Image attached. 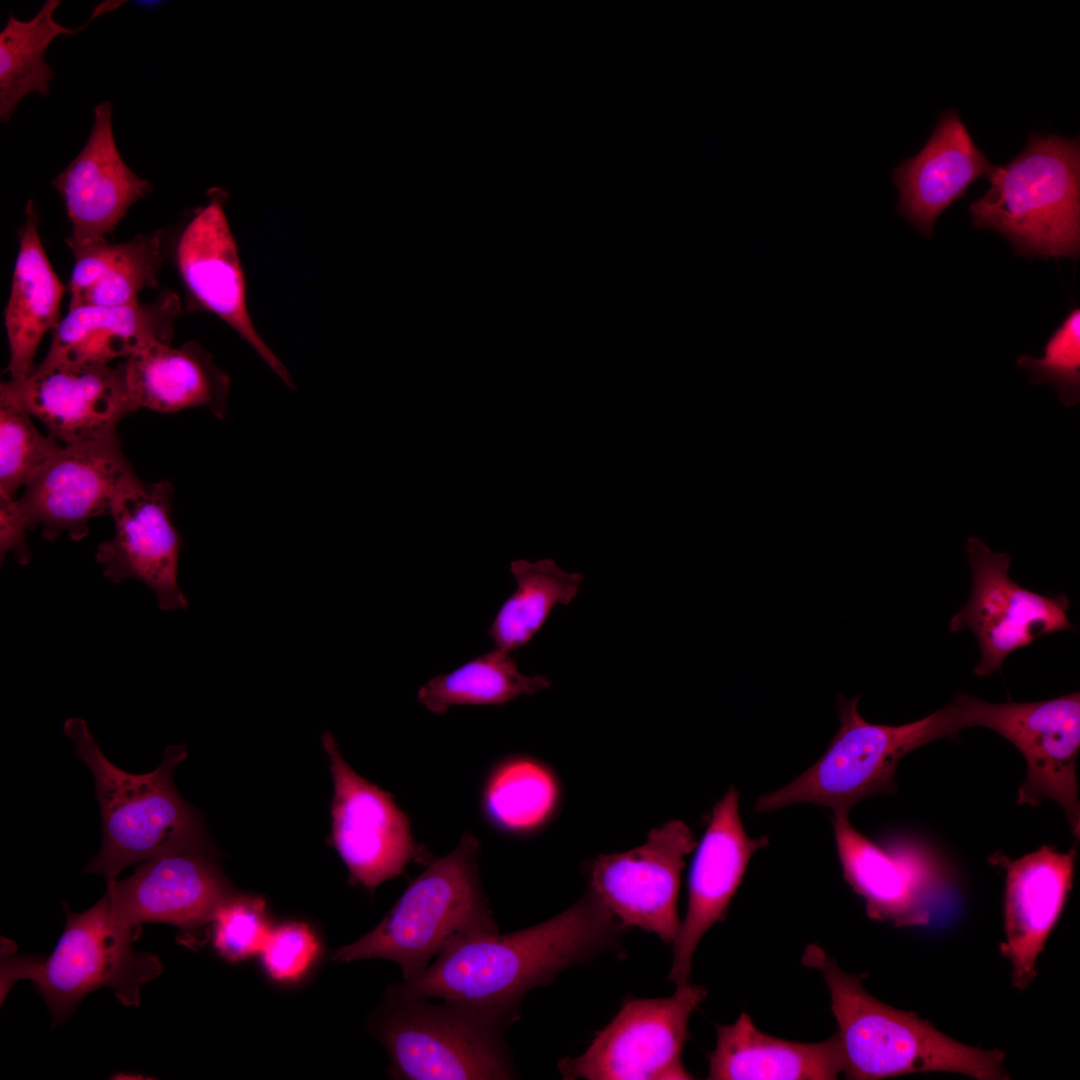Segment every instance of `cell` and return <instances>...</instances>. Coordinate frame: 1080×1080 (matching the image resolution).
<instances>
[{"mask_svg":"<svg viewBox=\"0 0 1080 1080\" xmlns=\"http://www.w3.org/2000/svg\"><path fill=\"white\" fill-rule=\"evenodd\" d=\"M627 928L588 888L562 913L532 927L466 937L439 953L419 975L387 995L440 999L496 1015L512 1024L523 997L563 970L615 949Z\"/></svg>","mask_w":1080,"mask_h":1080,"instance_id":"1","label":"cell"},{"mask_svg":"<svg viewBox=\"0 0 1080 1080\" xmlns=\"http://www.w3.org/2000/svg\"><path fill=\"white\" fill-rule=\"evenodd\" d=\"M802 963L819 970L828 986L847 1079L878 1080L934 1071L978 1080L1010 1079L1003 1066L1005 1052L960 1043L916 1013L877 1000L862 986L866 974L846 973L819 945L805 949Z\"/></svg>","mask_w":1080,"mask_h":1080,"instance_id":"2","label":"cell"},{"mask_svg":"<svg viewBox=\"0 0 1080 1080\" xmlns=\"http://www.w3.org/2000/svg\"><path fill=\"white\" fill-rule=\"evenodd\" d=\"M63 732L94 776L102 819V846L85 873L116 878L133 864L209 844L202 813L174 783L175 769L188 755L185 745L167 746L156 769L133 774L103 754L83 719L68 718Z\"/></svg>","mask_w":1080,"mask_h":1080,"instance_id":"3","label":"cell"},{"mask_svg":"<svg viewBox=\"0 0 1080 1080\" xmlns=\"http://www.w3.org/2000/svg\"><path fill=\"white\" fill-rule=\"evenodd\" d=\"M478 854L479 841L465 833L450 853L430 858L383 920L337 949L332 959H386L400 966L403 980H410L452 944L498 931L481 888Z\"/></svg>","mask_w":1080,"mask_h":1080,"instance_id":"4","label":"cell"},{"mask_svg":"<svg viewBox=\"0 0 1080 1080\" xmlns=\"http://www.w3.org/2000/svg\"><path fill=\"white\" fill-rule=\"evenodd\" d=\"M66 912L64 931L47 956L17 954L12 942L2 941L1 1002L16 981L29 980L46 1003L53 1026L101 988H112L124 1006H139L141 987L164 970L157 956L133 949L141 928L118 922L106 893L84 912Z\"/></svg>","mask_w":1080,"mask_h":1080,"instance_id":"5","label":"cell"},{"mask_svg":"<svg viewBox=\"0 0 1080 1080\" xmlns=\"http://www.w3.org/2000/svg\"><path fill=\"white\" fill-rule=\"evenodd\" d=\"M987 179V192L969 205L974 227L999 232L1017 255L1078 257V137L1030 133L1023 151Z\"/></svg>","mask_w":1080,"mask_h":1080,"instance_id":"6","label":"cell"},{"mask_svg":"<svg viewBox=\"0 0 1080 1080\" xmlns=\"http://www.w3.org/2000/svg\"><path fill=\"white\" fill-rule=\"evenodd\" d=\"M859 700L837 696L840 724L825 753L789 784L761 795L756 812L810 803L849 813L868 797L897 790L895 771L908 753L937 739H956L964 729L954 699L925 718L899 726L866 721Z\"/></svg>","mask_w":1080,"mask_h":1080,"instance_id":"7","label":"cell"},{"mask_svg":"<svg viewBox=\"0 0 1080 1080\" xmlns=\"http://www.w3.org/2000/svg\"><path fill=\"white\" fill-rule=\"evenodd\" d=\"M510 1025L452 1001L387 995L370 1027L389 1055L393 1078L506 1080L517 1076L504 1040Z\"/></svg>","mask_w":1080,"mask_h":1080,"instance_id":"8","label":"cell"},{"mask_svg":"<svg viewBox=\"0 0 1080 1080\" xmlns=\"http://www.w3.org/2000/svg\"><path fill=\"white\" fill-rule=\"evenodd\" d=\"M955 700L964 729L978 726L993 730L1023 755L1027 774L1018 789V804L1036 807L1044 799L1054 800L1079 838V692L1026 703H991L959 692Z\"/></svg>","mask_w":1080,"mask_h":1080,"instance_id":"9","label":"cell"},{"mask_svg":"<svg viewBox=\"0 0 1080 1080\" xmlns=\"http://www.w3.org/2000/svg\"><path fill=\"white\" fill-rule=\"evenodd\" d=\"M707 995L702 986H677L665 998H628L586 1051L558 1062L563 1079L687 1080L682 1050L693 1011Z\"/></svg>","mask_w":1080,"mask_h":1080,"instance_id":"10","label":"cell"},{"mask_svg":"<svg viewBox=\"0 0 1080 1080\" xmlns=\"http://www.w3.org/2000/svg\"><path fill=\"white\" fill-rule=\"evenodd\" d=\"M333 781L330 843L352 884L374 890L430 855L414 840L410 820L391 793L359 775L345 761L329 731L321 737Z\"/></svg>","mask_w":1080,"mask_h":1080,"instance_id":"11","label":"cell"},{"mask_svg":"<svg viewBox=\"0 0 1080 1080\" xmlns=\"http://www.w3.org/2000/svg\"><path fill=\"white\" fill-rule=\"evenodd\" d=\"M971 592L967 603L950 620L951 632L969 629L980 648L974 674L1000 672L1009 654L1040 637L1075 630L1068 618L1070 600L1023 588L1008 574V553L993 552L983 540L967 541Z\"/></svg>","mask_w":1080,"mask_h":1080,"instance_id":"12","label":"cell"},{"mask_svg":"<svg viewBox=\"0 0 1080 1080\" xmlns=\"http://www.w3.org/2000/svg\"><path fill=\"white\" fill-rule=\"evenodd\" d=\"M234 892L209 843L146 860L124 880L107 878L105 893L121 924H170L179 929L182 943L195 947Z\"/></svg>","mask_w":1080,"mask_h":1080,"instance_id":"13","label":"cell"},{"mask_svg":"<svg viewBox=\"0 0 1080 1080\" xmlns=\"http://www.w3.org/2000/svg\"><path fill=\"white\" fill-rule=\"evenodd\" d=\"M137 479L117 437L68 444L32 476L15 505L26 529L40 526L50 541L63 533L81 540L89 520L110 515L118 495Z\"/></svg>","mask_w":1080,"mask_h":1080,"instance_id":"14","label":"cell"},{"mask_svg":"<svg viewBox=\"0 0 1080 1080\" xmlns=\"http://www.w3.org/2000/svg\"><path fill=\"white\" fill-rule=\"evenodd\" d=\"M696 846L689 827L670 820L653 828L642 845L587 862L589 889L626 928L637 927L673 943L680 925L681 872Z\"/></svg>","mask_w":1080,"mask_h":1080,"instance_id":"15","label":"cell"},{"mask_svg":"<svg viewBox=\"0 0 1080 1080\" xmlns=\"http://www.w3.org/2000/svg\"><path fill=\"white\" fill-rule=\"evenodd\" d=\"M65 445L117 437L119 421L139 407L123 363L44 362L21 382H1Z\"/></svg>","mask_w":1080,"mask_h":1080,"instance_id":"16","label":"cell"},{"mask_svg":"<svg viewBox=\"0 0 1080 1080\" xmlns=\"http://www.w3.org/2000/svg\"><path fill=\"white\" fill-rule=\"evenodd\" d=\"M173 493L166 480L145 484L138 478L125 487L110 513L114 536L95 557L112 582L135 578L148 586L162 610L189 605L177 583L182 542L171 515Z\"/></svg>","mask_w":1080,"mask_h":1080,"instance_id":"17","label":"cell"},{"mask_svg":"<svg viewBox=\"0 0 1080 1080\" xmlns=\"http://www.w3.org/2000/svg\"><path fill=\"white\" fill-rule=\"evenodd\" d=\"M832 824L844 879L865 899L868 917L898 927L927 924L928 904L943 881L931 852L910 840L877 844L845 812H833Z\"/></svg>","mask_w":1080,"mask_h":1080,"instance_id":"18","label":"cell"},{"mask_svg":"<svg viewBox=\"0 0 1080 1080\" xmlns=\"http://www.w3.org/2000/svg\"><path fill=\"white\" fill-rule=\"evenodd\" d=\"M226 195L212 189L209 201L184 228L177 246L182 279L197 302L227 323L291 390L294 381L256 331L247 308L246 284L225 211Z\"/></svg>","mask_w":1080,"mask_h":1080,"instance_id":"19","label":"cell"},{"mask_svg":"<svg viewBox=\"0 0 1080 1080\" xmlns=\"http://www.w3.org/2000/svg\"><path fill=\"white\" fill-rule=\"evenodd\" d=\"M768 842L766 837L747 835L739 814V793L729 788L713 808L691 865L687 911L673 942L668 976L677 986L689 983L699 941L725 917L752 855Z\"/></svg>","mask_w":1080,"mask_h":1080,"instance_id":"20","label":"cell"},{"mask_svg":"<svg viewBox=\"0 0 1080 1080\" xmlns=\"http://www.w3.org/2000/svg\"><path fill=\"white\" fill-rule=\"evenodd\" d=\"M1076 849L1043 845L1018 859L1000 852L988 860L1005 870L1002 955L1012 966V984L1025 990L1037 975L1036 961L1072 888Z\"/></svg>","mask_w":1080,"mask_h":1080,"instance_id":"21","label":"cell"},{"mask_svg":"<svg viewBox=\"0 0 1080 1080\" xmlns=\"http://www.w3.org/2000/svg\"><path fill=\"white\" fill-rule=\"evenodd\" d=\"M52 185L64 199L72 233V250L106 241L128 209L152 191L150 183L121 158L112 129V107L94 108L90 136L81 152L58 174Z\"/></svg>","mask_w":1080,"mask_h":1080,"instance_id":"22","label":"cell"},{"mask_svg":"<svg viewBox=\"0 0 1080 1080\" xmlns=\"http://www.w3.org/2000/svg\"><path fill=\"white\" fill-rule=\"evenodd\" d=\"M994 166L974 143L958 111L946 110L922 150L894 168L896 210L920 234L931 237L940 215L964 197L972 183L988 178Z\"/></svg>","mask_w":1080,"mask_h":1080,"instance_id":"23","label":"cell"},{"mask_svg":"<svg viewBox=\"0 0 1080 1080\" xmlns=\"http://www.w3.org/2000/svg\"><path fill=\"white\" fill-rule=\"evenodd\" d=\"M181 312L178 296L170 291L149 304L71 309L54 330L43 361L108 364L152 342L170 344Z\"/></svg>","mask_w":1080,"mask_h":1080,"instance_id":"24","label":"cell"},{"mask_svg":"<svg viewBox=\"0 0 1080 1080\" xmlns=\"http://www.w3.org/2000/svg\"><path fill=\"white\" fill-rule=\"evenodd\" d=\"M129 392L139 408L174 413L205 407L222 420L227 413L231 381L197 341L178 348L152 342L123 363Z\"/></svg>","mask_w":1080,"mask_h":1080,"instance_id":"25","label":"cell"},{"mask_svg":"<svg viewBox=\"0 0 1080 1080\" xmlns=\"http://www.w3.org/2000/svg\"><path fill=\"white\" fill-rule=\"evenodd\" d=\"M716 1032L710 1080H832L844 1068L837 1032L818 1043L784 1040L760 1031L747 1013Z\"/></svg>","mask_w":1080,"mask_h":1080,"instance_id":"26","label":"cell"},{"mask_svg":"<svg viewBox=\"0 0 1080 1080\" xmlns=\"http://www.w3.org/2000/svg\"><path fill=\"white\" fill-rule=\"evenodd\" d=\"M25 223L19 231V251L10 297L4 312L10 349V381L21 382L33 371L42 337L60 323L63 285L42 245L39 214L32 199L27 202Z\"/></svg>","mask_w":1080,"mask_h":1080,"instance_id":"27","label":"cell"},{"mask_svg":"<svg viewBox=\"0 0 1080 1080\" xmlns=\"http://www.w3.org/2000/svg\"><path fill=\"white\" fill-rule=\"evenodd\" d=\"M162 232L138 235L122 243L107 241L72 250L69 310L82 306L114 307L138 303L145 287H155L163 262Z\"/></svg>","mask_w":1080,"mask_h":1080,"instance_id":"28","label":"cell"},{"mask_svg":"<svg viewBox=\"0 0 1080 1080\" xmlns=\"http://www.w3.org/2000/svg\"><path fill=\"white\" fill-rule=\"evenodd\" d=\"M561 802L555 772L527 755L497 762L481 789L480 808L489 825L510 835L533 834L548 825Z\"/></svg>","mask_w":1080,"mask_h":1080,"instance_id":"29","label":"cell"},{"mask_svg":"<svg viewBox=\"0 0 1080 1080\" xmlns=\"http://www.w3.org/2000/svg\"><path fill=\"white\" fill-rule=\"evenodd\" d=\"M58 0H47L28 21L9 16L0 33V118L8 121L18 103L28 94L46 96L54 72L45 61V51L59 35H75L92 19L108 12L104 4L93 11L80 29L62 26L53 18Z\"/></svg>","mask_w":1080,"mask_h":1080,"instance_id":"30","label":"cell"},{"mask_svg":"<svg viewBox=\"0 0 1080 1080\" xmlns=\"http://www.w3.org/2000/svg\"><path fill=\"white\" fill-rule=\"evenodd\" d=\"M550 685L545 676L522 674L511 652L494 647L427 681L418 689L417 701L430 712L441 715L457 705H504L521 696L537 694Z\"/></svg>","mask_w":1080,"mask_h":1080,"instance_id":"31","label":"cell"},{"mask_svg":"<svg viewBox=\"0 0 1080 1080\" xmlns=\"http://www.w3.org/2000/svg\"><path fill=\"white\" fill-rule=\"evenodd\" d=\"M510 571L517 587L501 605L487 634L495 647L513 652L532 639L556 605H567L576 597L583 576L561 570L551 559H517L510 563Z\"/></svg>","mask_w":1080,"mask_h":1080,"instance_id":"32","label":"cell"},{"mask_svg":"<svg viewBox=\"0 0 1080 1080\" xmlns=\"http://www.w3.org/2000/svg\"><path fill=\"white\" fill-rule=\"evenodd\" d=\"M28 410L0 384V498L18 490L62 447L35 427Z\"/></svg>","mask_w":1080,"mask_h":1080,"instance_id":"33","label":"cell"},{"mask_svg":"<svg viewBox=\"0 0 1080 1080\" xmlns=\"http://www.w3.org/2000/svg\"><path fill=\"white\" fill-rule=\"evenodd\" d=\"M209 928L213 948L232 963L259 954L272 929L264 899L236 891L219 906Z\"/></svg>","mask_w":1080,"mask_h":1080,"instance_id":"34","label":"cell"},{"mask_svg":"<svg viewBox=\"0 0 1080 1080\" xmlns=\"http://www.w3.org/2000/svg\"><path fill=\"white\" fill-rule=\"evenodd\" d=\"M1017 366L1030 373L1032 384L1049 383L1066 407L1080 399V310L1074 308L1044 346V356L1024 354Z\"/></svg>","mask_w":1080,"mask_h":1080,"instance_id":"35","label":"cell"},{"mask_svg":"<svg viewBox=\"0 0 1080 1080\" xmlns=\"http://www.w3.org/2000/svg\"><path fill=\"white\" fill-rule=\"evenodd\" d=\"M319 951V940L310 926L287 922L271 929L259 954L271 979L293 983L308 972Z\"/></svg>","mask_w":1080,"mask_h":1080,"instance_id":"36","label":"cell"},{"mask_svg":"<svg viewBox=\"0 0 1080 1080\" xmlns=\"http://www.w3.org/2000/svg\"><path fill=\"white\" fill-rule=\"evenodd\" d=\"M15 501L0 498L1 560H5L7 554L12 552L18 563L28 564L31 557L25 539L27 529L17 512Z\"/></svg>","mask_w":1080,"mask_h":1080,"instance_id":"37","label":"cell"}]
</instances>
